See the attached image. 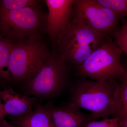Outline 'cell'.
Segmentation results:
<instances>
[{
    "mask_svg": "<svg viewBox=\"0 0 127 127\" xmlns=\"http://www.w3.org/2000/svg\"><path fill=\"white\" fill-rule=\"evenodd\" d=\"M119 127H127V119L119 121Z\"/></svg>",
    "mask_w": 127,
    "mask_h": 127,
    "instance_id": "obj_21",
    "label": "cell"
},
{
    "mask_svg": "<svg viewBox=\"0 0 127 127\" xmlns=\"http://www.w3.org/2000/svg\"><path fill=\"white\" fill-rule=\"evenodd\" d=\"M2 127H20L8 123L5 119L2 120Z\"/></svg>",
    "mask_w": 127,
    "mask_h": 127,
    "instance_id": "obj_20",
    "label": "cell"
},
{
    "mask_svg": "<svg viewBox=\"0 0 127 127\" xmlns=\"http://www.w3.org/2000/svg\"><path fill=\"white\" fill-rule=\"evenodd\" d=\"M106 36L70 20L57 38L58 54L76 69L100 46Z\"/></svg>",
    "mask_w": 127,
    "mask_h": 127,
    "instance_id": "obj_2",
    "label": "cell"
},
{
    "mask_svg": "<svg viewBox=\"0 0 127 127\" xmlns=\"http://www.w3.org/2000/svg\"><path fill=\"white\" fill-rule=\"evenodd\" d=\"M124 69V73L122 81L127 82V62L125 64H122Z\"/></svg>",
    "mask_w": 127,
    "mask_h": 127,
    "instance_id": "obj_19",
    "label": "cell"
},
{
    "mask_svg": "<svg viewBox=\"0 0 127 127\" xmlns=\"http://www.w3.org/2000/svg\"><path fill=\"white\" fill-rule=\"evenodd\" d=\"M122 52L109 36L76 69L77 77L99 81L122 79L124 69L120 61Z\"/></svg>",
    "mask_w": 127,
    "mask_h": 127,
    "instance_id": "obj_4",
    "label": "cell"
},
{
    "mask_svg": "<svg viewBox=\"0 0 127 127\" xmlns=\"http://www.w3.org/2000/svg\"><path fill=\"white\" fill-rule=\"evenodd\" d=\"M12 45L13 43L0 36V78L8 81L12 78L9 69Z\"/></svg>",
    "mask_w": 127,
    "mask_h": 127,
    "instance_id": "obj_13",
    "label": "cell"
},
{
    "mask_svg": "<svg viewBox=\"0 0 127 127\" xmlns=\"http://www.w3.org/2000/svg\"><path fill=\"white\" fill-rule=\"evenodd\" d=\"M103 7L113 12L119 20H123L127 15V0H97Z\"/></svg>",
    "mask_w": 127,
    "mask_h": 127,
    "instance_id": "obj_15",
    "label": "cell"
},
{
    "mask_svg": "<svg viewBox=\"0 0 127 127\" xmlns=\"http://www.w3.org/2000/svg\"><path fill=\"white\" fill-rule=\"evenodd\" d=\"M77 78L71 84L68 104L91 111L95 120L109 118L119 84L115 80L99 81Z\"/></svg>",
    "mask_w": 127,
    "mask_h": 127,
    "instance_id": "obj_1",
    "label": "cell"
},
{
    "mask_svg": "<svg viewBox=\"0 0 127 127\" xmlns=\"http://www.w3.org/2000/svg\"><path fill=\"white\" fill-rule=\"evenodd\" d=\"M86 127H119L118 119L107 118L100 121L94 120L89 123Z\"/></svg>",
    "mask_w": 127,
    "mask_h": 127,
    "instance_id": "obj_17",
    "label": "cell"
},
{
    "mask_svg": "<svg viewBox=\"0 0 127 127\" xmlns=\"http://www.w3.org/2000/svg\"><path fill=\"white\" fill-rule=\"evenodd\" d=\"M47 105L55 127H86L89 123L96 120L91 114L82 112L80 108L68 103L58 106L51 103Z\"/></svg>",
    "mask_w": 127,
    "mask_h": 127,
    "instance_id": "obj_9",
    "label": "cell"
},
{
    "mask_svg": "<svg viewBox=\"0 0 127 127\" xmlns=\"http://www.w3.org/2000/svg\"><path fill=\"white\" fill-rule=\"evenodd\" d=\"M69 72L68 64L59 54L50 52L35 75L27 82L26 93L37 99L57 96L67 87Z\"/></svg>",
    "mask_w": 127,
    "mask_h": 127,
    "instance_id": "obj_3",
    "label": "cell"
},
{
    "mask_svg": "<svg viewBox=\"0 0 127 127\" xmlns=\"http://www.w3.org/2000/svg\"><path fill=\"white\" fill-rule=\"evenodd\" d=\"M115 42L123 53L127 56V21H123L122 26L114 35Z\"/></svg>",
    "mask_w": 127,
    "mask_h": 127,
    "instance_id": "obj_16",
    "label": "cell"
},
{
    "mask_svg": "<svg viewBox=\"0 0 127 127\" xmlns=\"http://www.w3.org/2000/svg\"><path fill=\"white\" fill-rule=\"evenodd\" d=\"M119 84L111 111V116L119 121L127 119V82Z\"/></svg>",
    "mask_w": 127,
    "mask_h": 127,
    "instance_id": "obj_12",
    "label": "cell"
},
{
    "mask_svg": "<svg viewBox=\"0 0 127 127\" xmlns=\"http://www.w3.org/2000/svg\"><path fill=\"white\" fill-rule=\"evenodd\" d=\"M0 127H2V120L0 119Z\"/></svg>",
    "mask_w": 127,
    "mask_h": 127,
    "instance_id": "obj_22",
    "label": "cell"
},
{
    "mask_svg": "<svg viewBox=\"0 0 127 127\" xmlns=\"http://www.w3.org/2000/svg\"><path fill=\"white\" fill-rule=\"evenodd\" d=\"M74 0H46L48 12L46 32L54 41L67 26L73 14Z\"/></svg>",
    "mask_w": 127,
    "mask_h": 127,
    "instance_id": "obj_8",
    "label": "cell"
},
{
    "mask_svg": "<svg viewBox=\"0 0 127 127\" xmlns=\"http://www.w3.org/2000/svg\"><path fill=\"white\" fill-rule=\"evenodd\" d=\"M50 52L40 37L13 43L9 62L12 78L18 81H29L39 70Z\"/></svg>",
    "mask_w": 127,
    "mask_h": 127,
    "instance_id": "obj_6",
    "label": "cell"
},
{
    "mask_svg": "<svg viewBox=\"0 0 127 127\" xmlns=\"http://www.w3.org/2000/svg\"><path fill=\"white\" fill-rule=\"evenodd\" d=\"M40 1L36 0H0V12L15 10L25 7L39 8Z\"/></svg>",
    "mask_w": 127,
    "mask_h": 127,
    "instance_id": "obj_14",
    "label": "cell"
},
{
    "mask_svg": "<svg viewBox=\"0 0 127 127\" xmlns=\"http://www.w3.org/2000/svg\"><path fill=\"white\" fill-rule=\"evenodd\" d=\"M0 97L4 111L8 116H24L30 112L38 103L36 97L20 94L11 88L0 90Z\"/></svg>",
    "mask_w": 127,
    "mask_h": 127,
    "instance_id": "obj_10",
    "label": "cell"
},
{
    "mask_svg": "<svg viewBox=\"0 0 127 127\" xmlns=\"http://www.w3.org/2000/svg\"><path fill=\"white\" fill-rule=\"evenodd\" d=\"M47 15L39 8L27 7L0 12V36L15 44L46 32Z\"/></svg>",
    "mask_w": 127,
    "mask_h": 127,
    "instance_id": "obj_5",
    "label": "cell"
},
{
    "mask_svg": "<svg viewBox=\"0 0 127 127\" xmlns=\"http://www.w3.org/2000/svg\"><path fill=\"white\" fill-rule=\"evenodd\" d=\"M6 116V114L4 111L2 101L0 97V119L2 120L5 119V116Z\"/></svg>",
    "mask_w": 127,
    "mask_h": 127,
    "instance_id": "obj_18",
    "label": "cell"
},
{
    "mask_svg": "<svg viewBox=\"0 0 127 127\" xmlns=\"http://www.w3.org/2000/svg\"><path fill=\"white\" fill-rule=\"evenodd\" d=\"M71 21L81 23L107 36H114L118 31L119 19L109 9L96 0H75Z\"/></svg>",
    "mask_w": 127,
    "mask_h": 127,
    "instance_id": "obj_7",
    "label": "cell"
},
{
    "mask_svg": "<svg viewBox=\"0 0 127 127\" xmlns=\"http://www.w3.org/2000/svg\"><path fill=\"white\" fill-rule=\"evenodd\" d=\"M10 123L20 127H55L47 104L37 103L29 113L24 116H8Z\"/></svg>",
    "mask_w": 127,
    "mask_h": 127,
    "instance_id": "obj_11",
    "label": "cell"
}]
</instances>
